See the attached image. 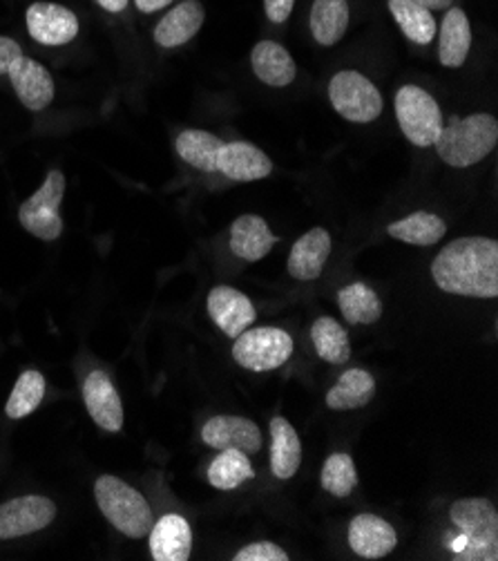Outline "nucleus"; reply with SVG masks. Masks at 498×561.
<instances>
[{"label":"nucleus","mask_w":498,"mask_h":561,"mask_svg":"<svg viewBox=\"0 0 498 561\" xmlns=\"http://www.w3.org/2000/svg\"><path fill=\"white\" fill-rule=\"evenodd\" d=\"M302 463V443L296 427L282 419L275 416L270 421V470L278 479H291L300 470Z\"/></svg>","instance_id":"obj_21"},{"label":"nucleus","mask_w":498,"mask_h":561,"mask_svg":"<svg viewBox=\"0 0 498 561\" xmlns=\"http://www.w3.org/2000/svg\"><path fill=\"white\" fill-rule=\"evenodd\" d=\"M66 195V178L61 171H51L43 186L19 208L21 227L43 242L59 240L63 233L61 202Z\"/></svg>","instance_id":"obj_5"},{"label":"nucleus","mask_w":498,"mask_h":561,"mask_svg":"<svg viewBox=\"0 0 498 561\" xmlns=\"http://www.w3.org/2000/svg\"><path fill=\"white\" fill-rule=\"evenodd\" d=\"M25 19L30 36L40 45H68L79 34L77 14L57 3H34Z\"/></svg>","instance_id":"obj_10"},{"label":"nucleus","mask_w":498,"mask_h":561,"mask_svg":"<svg viewBox=\"0 0 498 561\" xmlns=\"http://www.w3.org/2000/svg\"><path fill=\"white\" fill-rule=\"evenodd\" d=\"M293 5H296V0H264L266 19L273 23H285V21H289Z\"/></svg>","instance_id":"obj_35"},{"label":"nucleus","mask_w":498,"mask_h":561,"mask_svg":"<svg viewBox=\"0 0 498 561\" xmlns=\"http://www.w3.org/2000/svg\"><path fill=\"white\" fill-rule=\"evenodd\" d=\"M251 479H255V470L248 455L240 450H221L208 468V481L217 490H235Z\"/></svg>","instance_id":"obj_29"},{"label":"nucleus","mask_w":498,"mask_h":561,"mask_svg":"<svg viewBox=\"0 0 498 561\" xmlns=\"http://www.w3.org/2000/svg\"><path fill=\"white\" fill-rule=\"evenodd\" d=\"M472 47V27L461 8H452L440 25L438 59L445 68H461Z\"/></svg>","instance_id":"obj_23"},{"label":"nucleus","mask_w":498,"mask_h":561,"mask_svg":"<svg viewBox=\"0 0 498 561\" xmlns=\"http://www.w3.org/2000/svg\"><path fill=\"white\" fill-rule=\"evenodd\" d=\"M221 146H224V141L206 130H184L177 137L179 157L204 173H217V157Z\"/></svg>","instance_id":"obj_28"},{"label":"nucleus","mask_w":498,"mask_h":561,"mask_svg":"<svg viewBox=\"0 0 498 561\" xmlns=\"http://www.w3.org/2000/svg\"><path fill=\"white\" fill-rule=\"evenodd\" d=\"M150 552L157 561H186L193 550V530L182 515H165L150 528Z\"/></svg>","instance_id":"obj_17"},{"label":"nucleus","mask_w":498,"mask_h":561,"mask_svg":"<svg viewBox=\"0 0 498 561\" xmlns=\"http://www.w3.org/2000/svg\"><path fill=\"white\" fill-rule=\"evenodd\" d=\"M43 397H45V378H43V374L34 371V369L23 371L21 378L16 380V385H14V391H12V397L8 401L5 412H8L10 419H16V421L25 419L34 410H38Z\"/></svg>","instance_id":"obj_32"},{"label":"nucleus","mask_w":498,"mask_h":561,"mask_svg":"<svg viewBox=\"0 0 498 561\" xmlns=\"http://www.w3.org/2000/svg\"><path fill=\"white\" fill-rule=\"evenodd\" d=\"M251 66L257 79L270 88H287L298 75L293 56L275 41H259L253 47Z\"/></svg>","instance_id":"obj_19"},{"label":"nucleus","mask_w":498,"mask_h":561,"mask_svg":"<svg viewBox=\"0 0 498 561\" xmlns=\"http://www.w3.org/2000/svg\"><path fill=\"white\" fill-rule=\"evenodd\" d=\"M135 3H137L139 12H143V14H152V12L163 10L165 5H171L173 0H135Z\"/></svg>","instance_id":"obj_37"},{"label":"nucleus","mask_w":498,"mask_h":561,"mask_svg":"<svg viewBox=\"0 0 498 561\" xmlns=\"http://www.w3.org/2000/svg\"><path fill=\"white\" fill-rule=\"evenodd\" d=\"M208 313L210 320L233 341L257 318L251 298L233 287H215L208 294Z\"/></svg>","instance_id":"obj_13"},{"label":"nucleus","mask_w":498,"mask_h":561,"mask_svg":"<svg viewBox=\"0 0 498 561\" xmlns=\"http://www.w3.org/2000/svg\"><path fill=\"white\" fill-rule=\"evenodd\" d=\"M94 496L103 517L130 539H143L152 524V508L141 492L126 481L103 474L94 483Z\"/></svg>","instance_id":"obj_4"},{"label":"nucleus","mask_w":498,"mask_h":561,"mask_svg":"<svg viewBox=\"0 0 498 561\" xmlns=\"http://www.w3.org/2000/svg\"><path fill=\"white\" fill-rule=\"evenodd\" d=\"M392 238L414 244V247H431L436 242H440L448 233V224L442 221L438 215L433 213H412L405 219H398L394 224H390L386 229Z\"/></svg>","instance_id":"obj_25"},{"label":"nucleus","mask_w":498,"mask_h":561,"mask_svg":"<svg viewBox=\"0 0 498 561\" xmlns=\"http://www.w3.org/2000/svg\"><path fill=\"white\" fill-rule=\"evenodd\" d=\"M375 397V378L364 369H347L338 385L328 389L326 405L331 410H358Z\"/></svg>","instance_id":"obj_24"},{"label":"nucleus","mask_w":498,"mask_h":561,"mask_svg":"<svg viewBox=\"0 0 498 561\" xmlns=\"http://www.w3.org/2000/svg\"><path fill=\"white\" fill-rule=\"evenodd\" d=\"M206 12L197 0H186L165 14L154 27V41L161 47H179L188 43L204 25Z\"/></svg>","instance_id":"obj_22"},{"label":"nucleus","mask_w":498,"mask_h":561,"mask_svg":"<svg viewBox=\"0 0 498 561\" xmlns=\"http://www.w3.org/2000/svg\"><path fill=\"white\" fill-rule=\"evenodd\" d=\"M328 99L340 117L354 124H371L382 115L378 88L360 72L343 70L328 83Z\"/></svg>","instance_id":"obj_8"},{"label":"nucleus","mask_w":498,"mask_h":561,"mask_svg":"<svg viewBox=\"0 0 498 561\" xmlns=\"http://www.w3.org/2000/svg\"><path fill=\"white\" fill-rule=\"evenodd\" d=\"M338 305L349 324H373L382 316V302L378 294L362 283L340 289Z\"/></svg>","instance_id":"obj_30"},{"label":"nucleus","mask_w":498,"mask_h":561,"mask_svg":"<svg viewBox=\"0 0 498 561\" xmlns=\"http://www.w3.org/2000/svg\"><path fill=\"white\" fill-rule=\"evenodd\" d=\"M431 275L438 289L465 298L498 296V242L489 238H461L442 249Z\"/></svg>","instance_id":"obj_1"},{"label":"nucleus","mask_w":498,"mask_h":561,"mask_svg":"<svg viewBox=\"0 0 498 561\" xmlns=\"http://www.w3.org/2000/svg\"><path fill=\"white\" fill-rule=\"evenodd\" d=\"M96 3L109 14H119L128 8V0H96Z\"/></svg>","instance_id":"obj_38"},{"label":"nucleus","mask_w":498,"mask_h":561,"mask_svg":"<svg viewBox=\"0 0 498 561\" xmlns=\"http://www.w3.org/2000/svg\"><path fill=\"white\" fill-rule=\"evenodd\" d=\"M320 481H322V488L328 494H334L338 499L349 496L356 490V485H358V472H356L354 459L349 455H345V453L331 455L324 461Z\"/></svg>","instance_id":"obj_33"},{"label":"nucleus","mask_w":498,"mask_h":561,"mask_svg":"<svg viewBox=\"0 0 498 561\" xmlns=\"http://www.w3.org/2000/svg\"><path fill=\"white\" fill-rule=\"evenodd\" d=\"M349 546L362 559H380L396 550L398 535L382 517L358 515L349 526Z\"/></svg>","instance_id":"obj_16"},{"label":"nucleus","mask_w":498,"mask_h":561,"mask_svg":"<svg viewBox=\"0 0 498 561\" xmlns=\"http://www.w3.org/2000/svg\"><path fill=\"white\" fill-rule=\"evenodd\" d=\"M349 27L347 0H315L311 8V32L320 45H336Z\"/></svg>","instance_id":"obj_26"},{"label":"nucleus","mask_w":498,"mask_h":561,"mask_svg":"<svg viewBox=\"0 0 498 561\" xmlns=\"http://www.w3.org/2000/svg\"><path fill=\"white\" fill-rule=\"evenodd\" d=\"M396 117L405 137L418 148L433 146L445 126L436 99L418 85H403L396 92Z\"/></svg>","instance_id":"obj_7"},{"label":"nucleus","mask_w":498,"mask_h":561,"mask_svg":"<svg viewBox=\"0 0 498 561\" xmlns=\"http://www.w3.org/2000/svg\"><path fill=\"white\" fill-rule=\"evenodd\" d=\"M57 506L47 496H19L0 506V539H19L47 528Z\"/></svg>","instance_id":"obj_9"},{"label":"nucleus","mask_w":498,"mask_h":561,"mask_svg":"<svg viewBox=\"0 0 498 561\" xmlns=\"http://www.w3.org/2000/svg\"><path fill=\"white\" fill-rule=\"evenodd\" d=\"M83 401L92 421L105 432L124 427V405L119 391L105 371H92L83 382Z\"/></svg>","instance_id":"obj_12"},{"label":"nucleus","mask_w":498,"mask_h":561,"mask_svg":"<svg viewBox=\"0 0 498 561\" xmlns=\"http://www.w3.org/2000/svg\"><path fill=\"white\" fill-rule=\"evenodd\" d=\"M201 440L215 450H240L257 455L262 447L259 427L244 416H215L201 430Z\"/></svg>","instance_id":"obj_11"},{"label":"nucleus","mask_w":498,"mask_h":561,"mask_svg":"<svg viewBox=\"0 0 498 561\" xmlns=\"http://www.w3.org/2000/svg\"><path fill=\"white\" fill-rule=\"evenodd\" d=\"M311 339L317 356L331 365H345L351 358L349 333L334 318H317L311 327Z\"/></svg>","instance_id":"obj_27"},{"label":"nucleus","mask_w":498,"mask_h":561,"mask_svg":"<svg viewBox=\"0 0 498 561\" xmlns=\"http://www.w3.org/2000/svg\"><path fill=\"white\" fill-rule=\"evenodd\" d=\"M12 88L19 96V101L32 110L40 112L45 110L54 99V79L38 61L27 59V56H19V59L8 70Z\"/></svg>","instance_id":"obj_14"},{"label":"nucleus","mask_w":498,"mask_h":561,"mask_svg":"<svg viewBox=\"0 0 498 561\" xmlns=\"http://www.w3.org/2000/svg\"><path fill=\"white\" fill-rule=\"evenodd\" d=\"M412 3L433 12V10H448L452 5V0H412Z\"/></svg>","instance_id":"obj_39"},{"label":"nucleus","mask_w":498,"mask_h":561,"mask_svg":"<svg viewBox=\"0 0 498 561\" xmlns=\"http://www.w3.org/2000/svg\"><path fill=\"white\" fill-rule=\"evenodd\" d=\"M217 173L235 182H257L273 173V161L253 144H224L217 157Z\"/></svg>","instance_id":"obj_15"},{"label":"nucleus","mask_w":498,"mask_h":561,"mask_svg":"<svg viewBox=\"0 0 498 561\" xmlns=\"http://www.w3.org/2000/svg\"><path fill=\"white\" fill-rule=\"evenodd\" d=\"M293 354V339L278 327H257L240 333L233 345V358L248 371H273Z\"/></svg>","instance_id":"obj_6"},{"label":"nucleus","mask_w":498,"mask_h":561,"mask_svg":"<svg viewBox=\"0 0 498 561\" xmlns=\"http://www.w3.org/2000/svg\"><path fill=\"white\" fill-rule=\"evenodd\" d=\"M235 561H289V552L270 541H257L235 552Z\"/></svg>","instance_id":"obj_34"},{"label":"nucleus","mask_w":498,"mask_h":561,"mask_svg":"<svg viewBox=\"0 0 498 561\" xmlns=\"http://www.w3.org/2000/svg\"><path fill=\"white\" fill-rule=\"evenodd\" d=\"M390 12L409 41L429 45L436 38V19L429 10L412 3V0H390Z\"/></svg>","instance_id":"obj_31"},{"label":"nucleus","mask_w":498,"mask_h":561,"mask_svg":"<svg viewBox=\"0 0 498 561\" xmlns=\"http://www.w3.org/2000/svg\"><path fill=\"white\" fill-rule=\"evenodd\" d=\"M498 141V122L491 115L452 117L436 139L438 157L452 168H470L483 161Z\"/></svg>","instance_id":"obj_3"},{"label":"nucleus","mask_w":498,"mask_h":561,"mask_svg":"<svg viewBox=\"0 0 498 561\" xmlns=\"http://www.w3.org/2000/svg\"><path fill=\"white\" fill-rule=\"evenodd\" d=\"M278 242L280 238L259 215H242L231 227V251L246 262H259Z\"/></svg>","instance_id":"obj_20"},{"label":"nucleus","mask_w":498,"mask_h":561,"mask_svg":"<svg viewBox=\"0 0 498 561\" xmlns=\"http://www.w3.org/2000/svg\"><path fill=\"white\" fill-rule=\"evenodd\" d=\"M450 519L463 533V541L454 543L459 561H496L498 559V513L494 503L480 496L459 499Z\"/></svg>","instance_id":"obj_2"},{"label":"nucleus","mask_w":498,"mask_h":561,"mask_svg":"<svg viewBox=\"0 0 498 561\" xmlns=\"http://www.w3.org/2000/svg\"><path fill=\"white\" fill-rule=\"evenodd\" d=\"M19 56H23L21 45L14 38L0 36V75H8L10 66L19 59Z\"/></svg>","instance_id":"obj_36"},{"label":"nucleus","mask_w":498,"mask_h":561,"mask_svg":"<svg viewBox=\"0 0 498 561\" xmlns=\"http://www.w3.org/2000/svg\"><path fill=\"white\" fill-rule=\"evenodd\" d=\"M328 253H331L328 231L311 229L291 249V255L287 262L289 275L300 279V283H311V279H317L324 271Z\"/></svg>","instance_id":"obj_18"}]
</instances>
